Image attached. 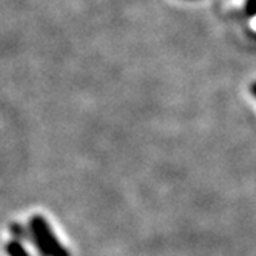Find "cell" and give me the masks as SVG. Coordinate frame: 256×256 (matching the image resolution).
Listing matches in <instances>:
<instances>
[{
  "label": "cell",
  "instance_id": "cell-1",
  "mask_svg": "<svg viewBox=\"0 0 256 256\" xmlns=\"http://www.w3.org/2000/svg\"><path fill=\"white\" fill-rule=\"evenodd\" d=\"M31 228H32V236H34L36 246H38V250L44 256H68L66 252L56 241V238L51 233L44 218L34 216L31 219Z\"/></svg>",
  "mask_w": 256,
  "mask_h": 256
},
{
  "label": "cell",
  "instance_id": "cell-2",
  "mask_svg": "<svg viewBox=\"0 0 256 256\" xmlns=\"http://www.w3.org/2000/svg\"><path fill=\"white\" fill-rule=\"evenodd\" d=\"M6 250L11 256H28V253L25 252V248L19 244V242H10L6 246Z\"/></svg>",
  "mask_w": 256,
  "mask_h": 256
}]
</instances>
